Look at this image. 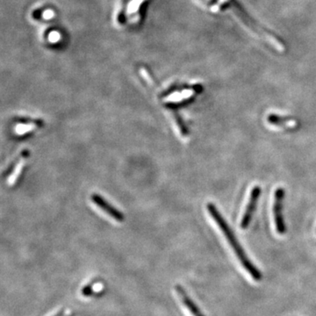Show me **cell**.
I'll use <instances>...</instances> for the list:
<instances>
[{"mask_svg": "<svg viewBox=\"0 0 316 316\" xmlns=\"http://www.w3.org/2000/svg\"><path fill=\"white\" fill-rule=\"evenodd\" d=\"M212 13H228L250 35L261 40L276 52L283 53L285 46L283 40L273 32L258 22L247 10L241 0H199Z\"/></svg>", "mask_w": 316, "mask_h": 316, "instance_id": "6da1fadb", "label": "cell"}, {"mask_svg": "<svg viewBox=\"0 0 316 316\" xmlns=\"http://www.w3.org/2000/svg\"><path fill=\"white\" fill-rule=\"evenodd\" d=\"M206 209L208 211L209 215H211L212 219H214V221L223 234L224 237H226L227 241L229 243L230 247L232 248L233 250H234L237 258L239 259L242 267L245 269L246 271L248 272L250 276L254 278L255 280H261L262 279V272H260L258 269L256 267L254 263H252L250 258L248 257L245 251L242 249L240 242L237 240L235 233L230 228V226L228 225L227 220L224 219L222 215L219 213V209L212 202L207 203Z\"/></svg>", "mask_w": 316, "mask_h": 316, "instance_id": "7a4b0ae2", "label": "cell"}, {"mask_svg": "<svg viewBox=\"0 0 316 316\" xmlns=\"http://www.w3.org/2000/svg\"><path fill=\"white\" fill-rule=\"evenodd\" d=\"M285 196V189L283 187H277L274 193L273 206H272L275 228H276L277 234L281 236L285 235L286 232V226H285V219H284V215H283Z\"/></svg>", "mask_w": 316, "mask_h": 316, "instance_id": "3957f363", "label": "cell"}, {"mask_svg": "<svg viewBox=\"0 0 316 316\" xmlns=\"http://www.w3.org/2000/svg\"><path fill=\"white\" fill-rule=\"evenodd\" d=\"M262 193V189L259 185H255L253 188L251 189L250 194V199L248 202V205L246 206L245 211L241 216V228L247 229L250 226V222L253 218L256 209L257 207L259 198Z\"/></svg>", "mask_w": 316, "mask_h": 316, "instance_id": "277c9868", "label": "cell"}, {"mask_svg": "<svg viewBox=\"0 0 316 316\" xmlns=\"http://www.w3.org/2000/svg\"><path fill=\"white\" fill-rule=\"evenodd\" d=\"M92 201L95 203L97 206H99L101 210L105 212L106 215H109L112 219H115L116 221L121 222L124 219V216L122 214L117 210L114 206H111L108 202L105 200L100 195L93 194L92 196Z\"/></svg>", "mask_w": 316, "mask_h": 316, "instance_id": "5b68a950", "label": "cell"}, {"mask_svg": "<svg viewBox=\"0 0 316 316\" xmlns=\"http://www.w3.org/2000/svg\"><path fill=\"white\" fill-rule=\"evenodd\" d=\"M176 292L178 294V298H180L181 302L184 305V307H186V309L188 310L192 316H205L202 312L199 310V308L198 307L197 305L194 303L193 299L189 297L188 294L185 292L184 287H182L181 285H178L175 286Z\"/></svg>", "mask_w": 316, "mask_h": 316, "instance_id": "8992f818", "label": "cell"}, {"mask_svg": "<svg viewBox=\"0 0 316 316\" xmlns=\"http://www.w3.org/2000/svg\"><path fill=\"white\" fill-rule=\"evenodd\" d=\"M267 120L268 122L270 123L271 125L276 126V127H284V126L289 125L290 123L295 122L294 118H292V117L283 116V115L276 114H269Z\"/></svg>", "mask_w": 316, "mask_h": 316, "instance_id": "52a82bcc", "label": "cell"}, {"mask_svg": "<svg viewBox=\"0 0 316 316\" xmlns=\"http://www.w3.org/2000/svg\"><path fill=\"white\" fill-rule=\"evenodd\" d=\"M174 118H175L176 122H177L178 127V128H179V131L180 133H181V135H182V136H188V128H187V127H186V126H185V124H184V121H183L182 118L180 117V115H178V114H175Z\"/></svg>", "mask_w": 316, "mask_h": 316, "instance_id": "ba28073f", "label": "cell"}, {"mask_svg": "<svg viewBox=\"0 0 316 316\" xmlns=\"http://www.w3.org/2000/svg\"><path fill=\"white\" fill-rule=\"evenodd\" d=\"M143 2V0H133L131 3L128 5V13H135L136 12L138 8H139V5H140L141 3Z\"/></svg>", "mask_w": 316, "mask_h": 316, "instance_id": "9c48e42d", "label": "cell"}, {"mask_svg": "<svg viewBox=\"0 0 316 316\" xmlns=\"http://www.w3.org/2000/svg\"><path fill=\"white\" fill-rule=\"evenodd\" d=\"M60 38H61L60 34H59L58 32H57V31H53V32H51V33L49 34V35H48V40H49L52 43H56V42H57V41L60 40Z\"/></svg>", "mask_w": 316, "mask_h": 316, "instance_id": "30bf717a", "label": "cell"}, {"mask_svg": "<svg viewBox=\"0 0 316 316\" xmlns=\"http://www.w3.org/2000/svg\"><path fill=\"white\" fill-rule=\"evenodd\" d=\"M54 17V12L52 10H47L43 13V18L45 20H50Z\"/></svg>", "mask_w": 316, "mask_h": 316, "instance_id": "8fae6325", "label": "cell"}, {"mask_svg": "<svg viewBox=\"0 0 316 316\" xmlns=\"http://www.w3.org/2000/svg\"><path fill=\"white\" fill-rule=\"evenodd\" d=\"M63 314H64V310H61V311L59 312V313L57 314V316H63Z\"/></svg>", "mask_w": 316, "mask_h": 316, "instance_id": "7c38bea8", "label": "cell"}]
</instances>
